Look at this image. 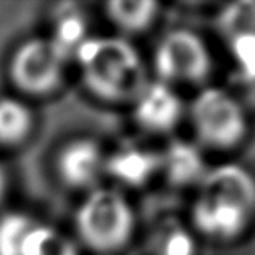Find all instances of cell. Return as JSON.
Masks as SVG:
<instances>
[{"instance_id": "11", "label": "cell", "mask_w": 255, "mask_h": 255, "mask_svg": "<svg viewBox=\"0 0 255 255\" xmlns=\"http://www.w3.org/2000/svg\"><path fill=\"white\" fill-rule=\"evenodd\" d=\"M105 10L109 19L120 31L139 34L155 23L160 5L152 0H113L105 5Z\"/></svg>"}, {"instance_id": "3", "label": "cell", "mask_w": 255, "mask_h": 255, "mask_svg": "<svg viewBox=\"0 0 255 255\" xmlns=\"http://www.w3.org/2000/svg\"><path fill=\"white\" fill-rule=\"evenodd\" d=\"M189 117L199 142L217 150L239 145L247 134V117L236 99L221 87H205L189 107Z\"/></svg>"}, {"instance_id": "13", "label": "cell", "mask_w": 255, "mask_h": 255, "mask_svg": "<svg viewBox=\"0 0 255 255\" xmlns=\"http://www.w3.org/2000/svg\"><path fill=\"white\" fill-rule=\"evenodd\" d=\"M89 37L91 36L87 34V23L83 13L66 8L57 15L49 39L55 45V49L62 53V57L68 62L70 58L76 57L78 50Z\"/></svg>"}, {"instance_id": "2", "label": "cell", "mask_w": 255, "mask_h": 255, "mask_svg": "<svg viewBox=\"0 0 255 255\" xmlns=\"http://www.w3.org/2000/svg\"><path fill=\"white\" fill-rule=\"evenodd\" d=\"M75 226L84 246L110 255L131 241L136 217L126 196L113 187L97 186L79 204Z\"/></svg>"}, {"instance_id": "8", "label": "cell", "mask_w": 255, "mask_h": 255, "mask_svg": "<svg viewBox=\"0 0 255 255\" xmlns=\"http://www.w3.org/2000/svg\"><path fill=\"white\" fill-rule=\"evenodd\" d=\"M183 113V100L163 81L147 83L132 100L134 122L149 132H170L178 126Z\"/></svg>"}, {"instance_id": "1", "label": "cell", "mask_w": 255, "mask_h": 255, "mask_svg": "<svg viewBox=\"0 0 255 255\" xmlns=\"http://www.w3.org/2000/svg\"><path fill=\"white\" fill-rule=\"evenodd\" d=\"M75 58L86 89L104 102H132L147 84L142 58L123 37H89Z\"/></svg>"}, {"instance_id": "4", "label": "cell", "mask_w": 255, "mask_h": 255, "mask_svg": "<svg viewBox=\"0 0 255 255\" xmlns=\"http://www.w3.org/2000/svg\"><path fill=\"white\" fill-rule=\"evenodd\" d=\"M65 68L66 60L49 37H31L13 50L8 76L24 96L45 97L62 87Z\"/></svg>"}, {"instance_id": "5", "label": "cell", "mask_w": 255, "mask_h": 255, "mask_svg": "<svg viewBox=\"0 0 255 255\" xmlns=\"http://www.w3.org/2000/svg\"><path fill=\"white\" fill-rule=\"evenodd\" d=\"M153 65L158 81L197 84L212 71V55L205 41L189 29H173L155 47Z\"/></svg>"}, {"instance_id": "7", "label": "cell", "mask_w": 255, "mask_h": 255, "mask_svg": "<svg viewBox=\"0 0 255 255\" xmlns=\"http://www.w3.org/2000/svg\"><path fill=\"white\" fill-rule=\"evenodd\" d=\"M197 196L233 205L255 217V178L238 163H223L209 168L197 186Z\"/></svg>"}, {"instance_id": "14", "label": "cell", "mask_w": 255, "mask_h": 255, "mask_svg": "<svg viewBox=\"0 0 255 255\" xmlns=\"http://www.w3.org/2000/svg\"><path fill=\"white\" fill-rule=\"evenodd\" d=\"M21 255H79V251L57 228L36 221L26 236Z\"/></svg>"}, {"instance_id": "6", "label": "cell", "mask_w": 255, "mask_h": 255, "mask_svg": "<svg viewBox=\"0 0 255 255\" xmlns=\"http://www.w3.org/2000/svg\"><path fill=\"white\" fill-rule=\"evenodd\" d=\"M105 152L92 137H75L60 147L55 170L60 181L71 189H96L105 174Z\"/></svg>"}, {"instance_id": "12", "label": "cell", "mask_w": 255, "mask_h": 255, "mask_svg": "<svg viewBox=\"0 0 255 255\" xmlns=\"http://www.w3.org/2000/svg\"><path fill=\"white\" fill-rule=\"evenodd\" d=\"M34 129L32 109L16 97H0V145L23 144Z\"/></svg>"}, {"instance_id": "17", "label": "cell", "mask_w": 255, "mask_h": 255, "mask_svg": "<svg viewBox=\"0 0 255 255\" xmlns=\"http://www.w3.org/2000/svg\"><path fill=\"white\" fill-rule=\"evenodd\" d=\"M220 29L230 41L255 36V2H239L228 6L220 15Z\"/></svg>"}, {"instance_id": "9", "label": "cell", "mask_w": 255, "mask_h": 255, "mask_svg": "<svg viewBox=\"0 0 255 255\" xmlns=\"http://www.w3.org/2000/svg\"><path fill=\"white\" fill-rule=\"evenodd\" d=\"M160 171V153L137 144L123 145L105 157V173L120 184L139 187Z\"/></svg>"}, {"instance_id": "16", "label": "cell", "mask_w": 255, "mask_h": 255, "mask_svg": "<svg viewBox=\"0 0 255 255\" xmlns=\"http://www.w3.org/2000/svg\"><path fill=\"white\" fill-rule=\"evenodd\" d=\"M152 255H197L196 239L184 228L168 225L162 228L150 243Z\"/></svg>"}, {"instance_id": "15", "label": "cell", "mask_w": 255, "mask_h": 255, "mask_svg": "<svg viewBox=\"0 0 255 255\" xmlns=\"http://www.w3.org/2000/svg\"><path fill=\"white\" fill-rule=\"evenodd\" d=\"M34 223V218L21 212L0 217V255H21L26 236Z\"/></svg>"}, {"instance_id": "18", "label": "cell", "mask_w": 255, "mask_h": 255, "mask_svg": "<svg viewBox=\"0 0 255 255\" xmlns=\"http://www.w3.org/2000/svg\"><path fill=\"white\" fill-rule=\"evenodd\" d=\"M6 191H8V173H6V168L0 163V202L5 199Z\"/></svg>"}, {"instance_id": "10", "label": "cell", "mask_w": 255, "mask_h": 255, "mask_svg": "<svg viewBox=\"0 0 255 255\" xmlns=\"http://www.w3.org/2000/svg\"><path fill=\"white\" fill-rule=\"evenodd\" d=\"M160 171H163L171 184L186 187L199 186L209 171V166L196 144L173 140L165 152L160 153Z\"/></svg>"}]
</instances>
